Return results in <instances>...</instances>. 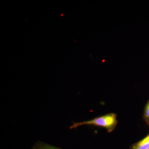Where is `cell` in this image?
Here are the masks:
<instances>
[{
	"label": "cell",
	"mask_w": 149,
	"mask_h": 149,
	"mask_svg": "<svg viewBox=\"0 0 149 149\" xmlns=\"http://www.w3.org/2000/svg\"><path fill=\"white\" fill-rule=\"evenodd\" d=\"M117 116L114 113L105 115L91 120L82 122H73L70 129L76 128L83 125H94L105 128L109 133L112 132L117 124Z\"/></svg>",
	"instance_id": "cell-1"
},
{
	"label": "cell",
	"mask_w": 149,
	"mask_h": 149,
	"mask_svg": "<svg viewBox=\"0 0 149 149\" xmlns=\"http://www.w3.org/2000/svg\"><path fill=\"white\" fill-rule=\"evenodd\" d=\"M130 149H149V134L141 141L133 144Z\"/></svg>",
	"instance_id": "cell-2"
},
{
	"label": "cell",
	"mask_w": 149,
	"mask_h": 149,
	"mask_svg": "<svg viewBox=\"0 0 149 149\" xmlns=\"http://www.w3.org/2000/svg\"><path fill=\"white\" fill-rule=\"evenodd\" d=\"M32 148L33 149H62L46 143L40 142V141L37 142Z\"/></svg>",
	"instance_id": "cell-3"
},
{
	"label": "cell",
	"mask_w": 149,
	"mask_h": 149,
	"mask_svg": "<svg viewBox=\"0 0 149 149\" xmlns=\"http://www.w3.org/2000/svg\"><path fill=\"white\" fill-rule=\"evenodd\" d=\"M143 119L149 126V100L146 104L144 109Z\"/></svg>",
	"instance_id": "cell-4"
},
{
	"label": "cell",
	"mask_w": 149,
	"mask_h": 149,
	"mask_svg": "<svg viewBox=\"0 0 149 149\" xmlns=\"http://www.w3.org/2000/svg\"><path fill=\"white\" fill-rule=\"evenodd\" d=\"M32 149H33V148H32Z\"/></svg>",
	"instance_id": "cell-5"
}]
</instances>
